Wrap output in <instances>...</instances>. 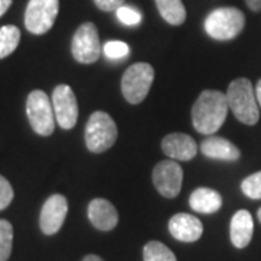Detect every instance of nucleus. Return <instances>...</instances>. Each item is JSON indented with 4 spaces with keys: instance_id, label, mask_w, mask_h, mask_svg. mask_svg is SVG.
Returning <instances> with one entry per match:
<instances>
[{
    "instance_id": "obj_19",
    "label": "nucleus",
    "mask_w": 261,
    "mask_h": 261,
    "mask_svg": "<svg viewBox=\"0 0 261 261\" xmlns=\"http://www.w3.org/2000/svg\"><path fill=\"white\" fill-rule=\"evenodd\" d=\"M20 31L15 25H6L0 28V60L10 56L19 45Z\"/></svg>"
},
{
    "instance_id": "obj_17",
    "label": "nucleus",
    "mask_w": 261,
    "mask_h": 261,
    "mask_svg": "<svg viewBox=\"0 0 261 261\" xmlns=\"http://www.w3.org/2000/svg\"><path fill=\"white\" fill-rule=\"evenodd\" d=\"M189 205L197 214H215L222 207V196L212 189L199 187L190 195Z\"/></svg>"
},
{
    "instance_id": "obj_20",
    "label": "nucleus",
    "mask_w": 261,
    "mask_h": 261,
    "mask_svg": "<svg viewBox=\"0 0 261 261\" xmlns=\"http://www.w3.org/2000/svg\"><path fill=\"white\" fill-rule=\"evenodd\" d=\"M144 261H177L174 252L160 241H149L144 247Z\"/></svg>"
},
{
    "instance_id": "obj_16",
    "label": "nucleus",
    "mask_w": 261,
    "mask_h": 261,
    "mask_svg": "<svg viewBox=\"0 0 261 261\" xmlns=\"http://www.w3.org/2000/svg\"><path fill=\"white\" fill-rule=\"evenodd\" d=\"M254 222L248 211H238L231 219V241L237 248H245L252 238Z\"/></svg>"
},
{
    "instance_id": "obj_11",
    "label": "nucleus",
    "mask_w": 261,
    "mask_h": 261,
    "mask_svg": "<svg viewBox=\"0 0 261 261\" xmlns=\"http://www.w3.org/2000/svg\"><path fill=\"white\" fill-rule=\"evenodd\" d=\"M68 202L63 195H53L45 200L39 215V226L45 235H54L64 224Z\"/></svg>"
},
{
    "instance_id": "obj_10",
    "label": "nucleus",
    "mask_w": 261,
    "mask_h": 261,
    "mask_svg": "<svg viewBox=\"0 0 261 261\" xmlns=\"http://www.w3.org/2000/svg\"><path fill=\"white\" fill-rule=\"evenodd\" d=\"M154 186L167 199H173L180 193L183 183V170L174 160H164L152 170Z\"/></svg>"
},
{
    "instance_id": "obj_28",
    "label": "nucleus",
    "mask_w": 261,
    "mask_h": 261,
    "mask_svg": "<svg viewBox=\"0 0 261 261\" xmlns=\"http://www.w3.org/2000/svg\"><path fill=\"white\" fill-rule=\"evenodd\" d=\"M13 0H0V18L8 12Z\"/></svg>"
},
{
    "instance_id": "obj_8",
    "label": "nucleus",
    "mask_w": 261,
    "mask_h": 261,
    "mask_svg": "<svg viewBox=\"0 0 261 261\" xmlns=\"http://www.w3.org/2000/svg\"><path fill=\"white\" fill-rule=\"evenodd\" d=\"M60 0H29L25 10V27L31 34L44 35L56 23Z\"/></svg>"
},
{
    "instance_id": "obj_18",
    "label": "nucleus",
    "mask_w": 261,
    "mask_h": 261,
    "mask_svg": "<svg viewBox=\"0 0 261 261\" xmlns=\"http://www.w3.org/2000/svg\"><path fill=\"white\" fill-rule=\"evenodd\" d=\"M159 13L170 25L178 27L186 20V8L181 0H155Z\"/></svg>"
},
{
    "instance_id": "obj_5",
    "label": "nucleus",
    "mask_w": 261,
    "mask_h": 261,
    "mask_svg": "<svg viewBox=\"0 0 261 261\" xmlns=\"http://www.w3.org/2000/svg\"><path fill=\"white\" fill-rule=\"evenodd\" d=\"M154 82V68L148 63L132 64L122 77V94L130 105H138L149 93Z\"/></svg>"
},
{
    "instance_id": "obj_23",
    "label": "nucleus",
    "mask_w": 261,
    "mask_h": 261,
    "mask_svg": "<svg viewBox=\"0 0 261 261\" xmlns=\"http://www.w3.org/2000/svg\"><path fill=\"white\" fill-rule=\"evenodd\" d=\"M241 189L244 195L248 196L250 199H261V171L244 178Z\"/></svg>"
},
{
    "instance_id": "obj_31",
    "label": "nucleus",
    "mask_w": 261,
    "mask_h": 261,
    "mask_svg": "<svg viewBox=\"0 0 261 261\" xmlns=\"http://www.w3.org/2000/svg\"><path fill=\"white\" fill-rule=\"evenodd\" d=\"M257 215H258V219H260V222H261V207L258 209V214H257Z\"/></svg>"
},
{
    "instance_id": "obj_30",
    "label": "nucleus",
    "mask_w": 261,
    "mask_h": 261,
    "mask_svg": "<svg viewBox=\"0 0 261 261\" xmlns=\"http://www.w3.org/2000/svg\"><path fill=\"white\" fill-rule=\"evenodd\" d=\"M83 261H103L99 255H94V254H90V255H86L83 258Z\"/></svg>"
},
{
    "instance_id": "obj_27",
    "label": "nucleus",
    "mask_w": 261,
    "mask_h": 261,
    "mask_svg": "<svg viewBox=\"0 0 261 261\" xmlns=\"http://www.w3.org/2000/svg\"><path fill=\"white\" fill-rule=\"evenodd\" d=\"M247 6L252 10V12H260L261 10V0H245Z\"/></svg>"
},
{
    "instance_id": "obj_1",
    "label": "nucleus",
    "mask_w": 261,
    "mask_h": 261,
    "mask_svg": "<svg viewBox=\"0 0 261 261\" xmlns=\"http://www.w3.org/2000/svg\"><path fill=\"white\" fill-rule=\"evenodd\" d=\"M229 111L226 94L219 90H203L192 109V122L199 134L212 135L221 129Z\"/></svg>"
},
{
    "instance_id": "obj_22",
    "label": "nucleus",
    "mask_w": 261,
    "mask_h": 261,
    "mask_svg": "<svg viewBox=\"0 0 261 261\" xmlns=\"http://www.w3.org/2000/svg\"><path fill=\"white\" fill-rule=\"evenodd\" d=\"M103 54L109 60H123L129 56V47L122 41H109L103 47Z\"/></svg>"
},
{
    "instance_id": "obj_29",
    "label": "nucleus",
    "mask_w": 261,
    "mask_h": 261,
    "mask_svg": "<svg viewBox=\"0 0 261 261\" xmlns=\"http://www.w3.org/2000/svg\"><path fill=\"white\" fill-rule=\"evenodd\" d=\"M255 97H257V102H258V106L261 108V79L258 80V83L255 86Z\"/></svg>"
},
{
    "instance_id": "obj_13",
    "label": "nucleus",
    "mask_w": 261,
    "mask_h": 261,
    "mask_svg": "<svg viewBox=\"0 0 261 261\" xmlns=\"http://www.w3.org/2000/svg\"><path fill=\"white\" fill-rule=\"evenodd\" d=\"M168 229L178 241L195 243L203 233V225L193 215L177 214L170 219Z\"/></svg>"
},
{
    "instance_id": "obj_15",
    "label": "nucleus",
    "mask_w": 261,
    "mask_h": 261,
    "mask_svg": "<svg viewBox=\"0 0 261 261\" xmlns=\"http://www.w3.org/2000/svg\"><path fill=\"white\" fill-rule=\"evenodd\" d=\"M200 151L207 159L222 160V161H237L241 157V151L231 141L214 135H209L200 144Z\"/></svg>"
},
{
    "instance_id": "obj_24",
    "label": "nucleus",
    "mask_w": 261,
    "mask_h": 261,
    "mask_svg": "<svg viewBox=\"0 0 261 261\" xmlns=\"http://www.w3.org/2000/svg\"><path fill=\"white\" fill-rule=\"evenodd\" d=\"M116 16L121 20L123 25H128V27H137L141 23V13L137 9L130 8V6H121L119 9L116 10Z\"/></svg>"
},
{
    "instance_id": "obj_7",
    "label": "nucleus",
    "mask_w": 261,
    "mask_h": 261,
    "mask_svg": "<svg viewBox=\"0 0 261 261\" xmlns=\"http://www.w3.org/2000/svg\"><path fill=\"white\" fill-rule=\"evenodd\" d=\"M71 54L82 64H93L102 54V45L96 25L86 22L74 32L71 41Z\"/></svg>"
},
{
    "instance_id": "obj_2",
    "label": "nucleus",
    "mask_w": 261,
    "mask_h": 261,
    "mask_svg": "<svg viewBox=\"0 0 261 261\" xmlns=\"http://www.w3.org/2000/svg\"><path fill=\"white\" fill-rule=\"evenodd\" d=\"M228 106L233 116L245 125H255L260 119V106L254 93L252 83L248 79H235L228 86Z\"/></svg>"
},
{
    "instance_id": "obj_26",
    "label": "nucleus",
    "mask_w": 261,
    "mask_h": 261,
    "mask_svg": "<svg viewBox=\"0 0 261 261\" xmlns=\"http://www.w3.org/2000/svg\"><path fill=\"white\" fill-rule=\"evenodd\" d=\"M94 5L103 12H116L125 5V0H93Z\"/></svg>"
},
{
    "instance_id": "obj_6",
    "label": "nucleus",
    "mask_w": 261,
    "mask_h": 261,
    "mask_svg": "<svg viewBox=\"0 0 261 261\" xmlns=\"http://www.w3.org/2000/svg\"><path fill=\"white\" fill-rule=\"evenodd\" d=\"M27 115L32 129L38 135L49 137L56 128V115L53 102L42 90L31 92L27 99Z\"/></svg>"
},
{
    "instance_id": "obj_21",
    "label": "nucleus",
    "mask_w": 261,
    "mask_h": 261,
    "mask_svg": "<svg viewBox=\"0 0 261 261\" xmlns=\"http://www.w3.org/2000/svg\"><path fill=\"white\" fill-rule=\"evenodd\" d=\"M13 245V226L10 222L0 219V261H8Z\"/></svg>"
},
{
    "instance_id": "obj_3",
    "label": "nucleus",
    "mask_w": 261,
    "mask_h": 261,
    "mask_svg": "<svg viewBox=\"0 0 261 261\" xmlns=\"http://www.w3.org/2000/svg\"><path fill=\"white\" fill-rule=\"evenodd\" d=\"M245 27V16L237 8H218L205 19L206 34L216 41H229L237 38Z\"/></svg>"
},
{
    "instance_id": "obj_14",
    "label": "nucleus",
    "mask_w": 261,
    "mask_h": 261,
    "mask_svg": "<svg viewBox=\"0 0 261 261\" xmlns=\"http://www.w3.org/2000/svg\"><path fill=\"white\" fill-rule=\"evenodd\" d=\"M87 214L94 228L100 231H111L119 221L116 207L106 199H93L89 203Z\"/></svg>"
},
{
    "instance_id": "obj_4",
    "label": "nucleus",
    "mask_w": 261,
    "mask_h": 261,
    "mask_svg": "<svg viewBox=\"0 0 261 261\" xmlns=\"http://www.w3.org/2000/svg\"><path fill=\"white\" fill-rule=\"evenodd\" d=\"M118 138V126L109 113L97 111L92 113L84 129V140L89 151L94 154L105 152Z\"/></svg>"
},
{
    "instance_id": "obj_12",
    "label": "nucleus",
    "mask_w": 261,
    "mask_h": 261,
    "mask_svg": "<svg viewBox=\"0 0 261 261\" xmlns=\"http://www.w3.org/2000/svg\"><path fill=\"white\" fill-rule=\"evenodd\" d=\"M161 148L167 157L174 161L176 160L189 161L196 157V152H197V145H196L195 140L190 135L181 134V132H174V134L166 135L161 142Z\"/></svg>"
},
{
    "instance_id": "obj_25",
    "label": "nucleus",
    "mask_w": 261,
    "mask_h": 261,
    "mask_svg": "<svg viewBox=\"0 0 261 261\" xmlns=\"http://www.w3.org/2000/svg\"><path fill=\"white\" fill-rule=\"evenodd\" d=\"M13 200V187L3 176H0V211L6 209Z\"/></svg>"
},
{
    "instance_id": "obj_9",
    "label": "nucleus",
    "mask_w": 261,
    "mask_h": 261,
    "mask_svg": "<svg viewBox=\"0 0 261 261\" xmlns=\"http://www.w3.org/2000/svg\"><path fill=\"white\" fill-rule=\"evenodd\" d=\"M53 109L56 115V122L63 129L74 128L79 118V105L73 89L67 84L57 86L53 92Z\"/></svg>"
}]
</instances>
